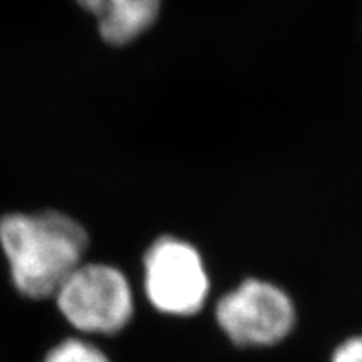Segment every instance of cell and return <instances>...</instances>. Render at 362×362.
Segmentation results:
<instances>
[{"instance_id":"7","label":"cell","mask_w":362,"mask_h":362,"mask_svg":"<svg viewBox=\"0 0 362 362\" xmlns=\"http://www.w3.org/2000/svg\"><path fill=\"white\" fill-rule=\"evenodd\" d=\"M332 362H362V336L341 344L334 352Z\"/></svg>"},{"instance_id":"4","label":"cell","mask_w":362,"mask_h":362,"mask_svg":"<svg viewBox=\"0 0 362 362\" xmlns=\"http://www.w3.org/2000/svg\"><path fill=\"white\" fill-rule=\"evenodd\" d=\"M216 320L238 346H272L288 336L296 309L277 285L250 279L220 298Z\"/></svg>"},{"instance_id":"6","label":"cell","mask_w":362,"mask_h":362,"mask_svg":"<svg viewBox=\"0 0 362 362\" xmlns=\"http://www.w3.org/2000/svg\"><path fill=\"white\" fill-rule=\"evenodd\" d=\"M42 362H111L93 342L81 337H69L57 342L44 356Z\"/></svg>"},{"instance_id":"1","label":"cell","mask_w":362,"mask_h":362,"mask_svg":"<svg viewBox=\"0 0 362 362\" xmlns=\"http://www.w3.org/2000/svg\"><path fill=\"white\" fill-rule=\"evenodd\" d=\"M84 226L56 210L7 214L0 218V250L11 282L30 300L52 298L67 275L84 262Z\"/></svg>"},{"instance_id":"2","label":"cell","mask_w":362,"mask_h":362,"mask_svg":"<svg viewBox=\"0 0 362 362\" xmlns=\"http://www.w3.org/2000/svg\"><path fill=\"white\" fill-rule=\"evenodd\" d=\"M52 298L62 319L88 336L119 332L134 312L128 279L107 264L83 262L59 285Z\"/></svg>"},{"instance_id":"5","label":"cell","mask_w":362,"mask_h":362,"mask_svg":"<svg viewBox=\"0 0 362 362\" xmlns=\"http://www.w3.org/2000/svg\"><path fill=\"white\" fill-rule=\"evenodd\" d=\"M98 17L99 33L110 44H126L143 34L160 12V0H78Z\"/></svg>"},{"instance_id":"3","label":"cell","mask_w":362,"mask_h":362,"mask_svg":"<svg viewBox=\"0 0 362 362\" xmlns=\"http://www.w3.org/2000/svg\"><path fill=\"white\" fill-rule=\"evenodd\" d=\"M208 275L197 248L180 238L156 240L144 255V291L153 305L171 315H192L205 304Z\"/></svg>"}]
</instances>
